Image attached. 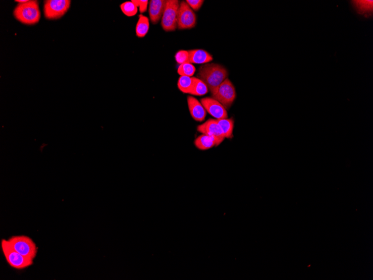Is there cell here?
<instances>
[{"mask_svg":"<svg viewBox=\"0 0 373 280\" xmlns=\"http://www.w3.org/2000/svg\"><path fill=\"white\" fill-rule=\"evenodd\" d=\"M227 76L226 69L222 65L216 63L202 65L198 73L200 79L208 86L211 93L227 79Z\"/></svg>","mask_w":373,"mask_h":280,"instance_id":"6da1fadb","label":"cell"},{"mask_svg":"<svg viewBox=\"0 0 373 280\" xmlns=\"http://www.w3.org/2000/svg\"><path fill=\"white\" fill-rule=\"evenodd\" d=\"M15 18L26 25H34L41 19V13L37 0L19 3L14 11Z\"/></svg>","mask_w":373,"mask_h":280,"instance_id":"7a4b0ae2","label":"cell"},{"mask_svg":"<svg viewBox=\"0 0 373 280\" xmlns=\"http://www.w3.org/2000/svg\"><path fill=\"white\" fill-rule=\"evenodd\" d=\"M1 249L4 256L11 268L17 270H23L33 264V261L29 258L21 255L13 249L8 240H1Z\"/></svg>","mask_w":373,"mask_h":280,"instance_id":"3957f363","label":"cell"},{"mask_svg":"<svg viewBox=\"0 0 373 280\" xmlns=\"http://www.w3.org/2000/svg\"><path fill=\"white\" fill-rule=\"evenodd\" d=\"M7 240L11 247L21 255L33 260L36 257L38 247L33 240L27 236H14Z\"/></svg>","mask_w":373,"mask_h":280,"instance_id":"277c9868","label":"cell"},{"mask_svg":"<svg viewBox=\"0 0 373 280\" xmlns=\"http://www.w3.org/2000/svg\"><path fill=\"white\" fill-rule=\"evenodd\" d=\"M212 98L218 101L226 109H229L236 97L235 87L230 80L226 79L212 93Z\"/></svg>","mask_w":373,"mask_h":280,"instance_id":"5b68a950","label":"cell"},{"mask_svg":"<svg viewBox=\"0 0 373 280\" xmlns=\"http://www.w3.org/2000/svg\"><path fill=\"white\" fill-rule=\"evenodd\" d=\"M179 1L178 0H167L163 16L161 17V25L165 32H173L177 28V19Z\"/></svg>","mask_w":373,"mask_h":280,"instance_id":"8992f818","label":"cell"},{"mask_svg":"<svg viewBox=\"0 0 373 280\" xmlns=\"http://www.w3.org/2000/svg\"><path fill=\"white\" fill-rule=\"evenodd\" d=\"M70 0H46L44 12L47 19H58L64 15L71 6Z\"/></svg>","mask_w":373,"mask_h":280,"instance_id":"52a82bcc","label":"cell"},{"mask_svg":"<svg viewBox=\"0 0 373 280\" xmlns=\"http://www.w3.org/2000/svg\"><path fill=\"white\" fill-rule=\"evenodd\" d=\"M197 22V17L194 10L188 5L186 1H182L179 4L177 28L179 30L194 28Z\"/></svg>","mask_w":373,"mask_h":280,"instance_id":"ba28073f","label":"cell"},{"mask_svg":"<svg viewBox=\"0 0 373 280\" xmlns=\"http://www.w3.org/2000/svg\"><path fill=\"white\" fill-rule=\"evenodd\" d=\"M197 131L203 134L214 138L216 140L218 146L225 139L216 119H209L203 124L199 125L197 127Z\"/></svg>","mask_w":373,"mask_h":280,"instance_id":"9c48e42d","label":"cell"},{"mask_svg":"<svg viewBox=\"0 0 373 280\" xmlns=\"http://www.w3.org/2000/svg\"><path fill=\"white\" fill-rule=\"evenodd\" d=\"M201 103L206 112L215 118V119L220 120L228 117L226 109L216 100L213 98H206L201 99Z\"/></svg>","mask_w":373,"mask_h":280,"instance_id":"30bf717a","label":"cell"},{"mask_svg":"<svg viewBox=\"0 0 373 280\" xmlns=\"http://www.w3.org/2000/svg\"><path fill=\"white\" fill-rule=\"evenodd\" d=\"M187 103L193 119L199 122L203 121L207 115V112L203 104L192 96L187 98Z\"/></svg>","mask_w":373,"mask_h":280,"instance_id":"8fae6325","label":"cell"},{"mask_svg":"<svg viewBox=\"0 0 373 280\" xmlns=\"http://www.w3.org/2000/svg\"><path fill=\"white\" fill-rule=\"evenodd\" d=\"M166 1L165 0H151L149 2V14L153 24H157L161 19Z\"/></svg>","mask_w":373,"mask_h":280,"instance_id":"7c38bea8","label":"cell"},{"mask_svg":"<svg viewBox=\"0 0 373 280\" xmlns=\"http://www.w3.org/2000/svg\"><path fill=\"white\" fill-rule=\"evenodd\" d=\"M190 62L192 64H205L209 63L213 60L212 55L203 50H194L189 51Z\"/></svg>","mask_w":373,"mask_h":280,"instance_id":"4fadbf2b","label":"cell"},{"mask_svg":"<svg viewBox=\"0 0 373 280\" xmlns=\"http://www.w3.org/2000/svg\"><path fill=\"white\" fill-rule=\"evenodd\" d=\"M195 145L201 151H206L215 146H218L216 139L209 135L203 134L195 139Z\"/></svg>","mask_w":373,"mask_h":280,"instance_id":"5bb4252c","label":"cell"},{"mask_svg":"<svg viewBox=\"0 0 373 280\" xmlns=\"http://www.w3.org/2000/svg\"><path fill=\"white\" fill-rule=\"evenodd\" d=\"M150 23L148 17L140 14L139 16V20L136 25V36L138 38H144L146 36L148 33Z\"/></svg>","mask_w":373,"mask_h":280,"instance_id":"9a60e30c","label":"cell"},{"mask_svg":"<svg viewBox=\"0 0 373 280\" xmlns=\"http://www.w3.org/2000/svg\"><path fill=\"white\" fill-rule=\"evenodd\" d=\"M223 135L225 138L231 139L233 137L234 121L232 119H223L217 120Z\"/></svg>","mask_w":373,"mask_h":280,"instance_id":"2e32d148","label":"cell"},{"mask_svg":"<svg viewBox=\"0 0 373 280\" xmlns=\"http://www.w3.org/2000/svg\"><path fill=\"white\" fill-rule=\"evenodd\" d=\"M208 92V87L205 83L199 78L194 77V85H193L190 95L203 96L207 94Z\"/></svg>","mask_w":373,"mask_h":280,"instance_id":"e0dca14e","label":"cell"},{"mask_svg":"<svg viewBox=\"0 0 373 280\" xmlns=\"http://www.w3.org/2000/svg\"><path fill=\"white\" fill-rule=\"evenodd\" d=\"M194 77L188 76H181L178 81V87L180 91L184 94H190L193 85H194Z\"/></svg>","mask_w":373,"mask_h":280,"instance_id":"ac0fdd59","label":"cell"},{"mask_svg":"<svg viewBox=\"0 0 373 280\" xmlns=\"http://www.w3.org/2000/svg\"><path fill=\"white\" fill-rule=\"evenodd\" d=\"M196 68L193 64L186 63L180 64L177 72L181 76L192 77L196 72Z\"/></svg>","mask_w":373,"mask_h":280,"instance_id":"d6986e66","label":"cell"},{"mask_svg":"<svg viewBox=\"0 0 373 280\" xmlns=\"http://www.w3.org/2000/svg\"><path fill=\"white\" fill-rule=\"evenodd\" d=\"M121 11L124 14L129 17L134 16L137 14L138 7L132 1H126L122 3L120 5Z\"/></svg>","mask_w":373,"mask_h":280,"instance_id":"ffe728a7","label":"cell"},{"mask_svg":"<svg viewBox=\"0 0 373 280\" xmlns=\"http://www.w3.org/2000/svg\"><path fill=\"white\" fill-rule=\"evenodd\" d=\"M175 59L179 65L190 63L189 51L181 50L178 51L175 55Z\"/></svg>","mask_w":373,"mask_h":280,"instance_id":"44dd1931","label":"cell"},{"mask_svg":"<svg viewBox=\"0 0 373 280\" xmlns=\"http://www.w3.org/2000/svg\"><path fill=\"white\" fill-rule=\"evenodd\" d=\"M131 1L136 6L139 8V11L141 14L147 11L148 5V0H133Z\"/></svg>","mask_w":373,"mask_h":280,"instance_id":"7402d4cb","label":"cell"},{"mask_svg":"<svg viewBox=\"0 0 373 280\" xmlns=\"http://www.w3.org/2000/svg\"><path fill=\"white\" fill-rule=\"evenodd\" d=\"M186 2L193 10L197 11L203 6L204 1L203 0H187Z\"/></svg>","mask_w":373,"mask_h":280,"instance_id":"603a6c76","label":"cell"},{"mask_svg":"<svg viewBox=\"0 0 373 280\" xmlns=\"http://www.w3.org/2000/svg\"><path fill=\"white\" fill-rule=\"evenodd\" d=\"M28 1V0H17V1H15V2H19V3H23Z\"/></svg>","mask_w":373,"mask_h":280,"instance_id":"cb8c5ba5","label":"cell"}]
</instances>
